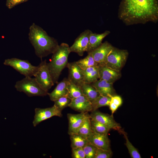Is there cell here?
Instances as JSON below:
<instances>
[{
  "instance_id": "cell-31",
  "label": "cell",
  "mask_w": 158,
  "mask_h": 158,
  "mask_svg": "<svg viewBox=\"0 0 158 158\" xmlns=\"http://www.w3.org/2000/svg\"><path fill=\"white\" fill-rule=\"evenodd\" d=\"M97 148L88 142L83 148L85 155V158H95Z\"/></svg>"
},
{
  "instance_id": "cell-11",
  "label": "cell",
  "mask_w": 158,
  "mask_h": 158,
  "mask_svg": "<svg viewBox=\"0 0 158 158\" xmlns=\"http://www.w3.org/2000/svg\"><path fill=\"white\" fill-rule=\"evenodd\" d=\"M97 66L99 79L113 83L121 77L120 71L112 69L104 63H99Z\"/></svg>"
},
{
  "instance_id": "cell-24",
  "label": "cell",
  "mask_w": 158,
  "mask_h": 158,
  "mask_svg": "<svg viewBox=\"0 0 158 158\" xmlns=\"http://www.w3.org/2000/svg\"><path fill=\"white\" fill-rule=\"evenodd\" d=\"M77 65L82 70L90 67L97 66L98 63L95 61L90 53L84 58L76 61Z\"/></svg>"
},
{
  "instance_id": "cell-30",
  "label": "cell",
  "mask_w": 158,
  "mask_h": 158,
  "mask_svg": "<svg viewBox=\"0 0 158 158\" xmlns=\"http://www.w3.org/2000/svg\"><path fill=\"white\" fill-rule=\"evenodd\" d=\"M71 100L66 96L61 97L55 100L54 105L60 111L65 108L68 107Z\"/></svg>"
},
{
  "instance_id": "cell-14",
  "label": "cell",
  "mask_w": 158,
  "mask_h": 158,
  "mask_svg": "<svg viewBox=\"0 0 158 158\" xmlns=\"http://www.w3.org/2000/svg\"><path fill=\"white\" fill-rule=\"evenodd\" d=\"M108 134H101L92 132L87 138L88 142L97 148L111 150L110 140Z\"/></svg>"
},
{
  "instance_id": "cell-15",
  "label": "cell",
  "mask_w": 158,
  "mask_h": 158,
  "mask_svg": "<svg viewBox=\"0 0 158 158\" xmlns=\"http://www.w3.org/2000/svg\"><path fill=\"white\" fill-rule=\"evenodd\" d=\"M68 107L80 112H91L92 110L91 102L83 95L72 99Z\"/></svg>"
},
{
  "instance_id": "cell-28",
  "label": "cell",
  "mask_w": 158,
  "mask_h": 158,
  "mask_svg": "<svg viewBox=\"0 0 158 158\" xmlns=\"http://www.w3.org/2000/svg\"><path fill=\"white\" fill-rule=\"evenodd\" d=\"M121 133L122 134L126 139L125 145L128 149L131 157L132 158H141V156L138 151L129 140L126 133L122 130Z\"/></svg>"
},
{
  "instance_id": "cell-13",
  "label": "cell",
  "mask_w": 158,
  "mask_h": 158,
  "mask_svg": "<svg viewBox=\"0 0 158 158\" xmlns=\"http://www.w3.org/2000/svg\"><path fill=\"white\" fill-rule=\"evenodd\" d=\"M113 47L111 44L106 41L90 53L96 62L98 63H104Z\"/></svg>"
},
{
  "instance_id": "cell-25",
  "label": "cell",
  "mask_w": 158,
  "mask_h": 158,
  "mask_svg": "<svg viewBox=\"0 0 158 158\" xmlns=\"http://www.w3.org/2000/svg\"><path fill=\"white\" fill-rule=\"evenodd\" d=\"M110 96H103L100 95L91 102L92 111L96 110L102 107L109 106L111 99Z\"/></svg>"
},
{
  "instance_id": "cell-23",
  "label": "cell",
  "mask_w": 158,
  "mask_h": 158,
  "mask_svg": "<svg viewBox=\"0 0 158 158\" xmlns=\"http://www.w3.org/2000/svg\"><path fill=\"white\" fill-rule=\"evenodd\" d=\"M68 79V93L66 97L72 100L83 95L80 86L75 84Z\"/></svg>"
},
{
  "instance_id": "cell-20",
  "label": "cell",
  "mask_w": 158,
  "mask_h": 158,
  "mask_svg": "<svg viewBox=\"0 0 158 158\" xmlns=\"http://www.w3.org/2000/svg\"><path fill=\"white\" fill-rule=\"evenodd\" d=\"M80 87L83 94L92 102L100 94L91 83L83 82L78 85Z\"/></svg>"
},
{
  "instance_id": "cell-27",
  "label": "cell",
  "mask_w": 158,
  "mask_h": 158,
  "mask_svg": "<svg viewBox=\"0 0 158 158\" xmlns=\"http://www.w3.org/2000/svg\"><path fill=\"white\" fill-rule=\"evenodd\" d=\"M91 119V124L92 132L101 134H108L110 130L104 125Z\"/></svg>"
},
{
  "instance_id": "cell-12",
  "label": "cell",
  "mask_w": 158,
  "mask_h": 158,
  "mask_svg": "<svg viewBox=\"0 0 158 158\" xmlns=\"http://www.w3.org/2000/svg\"><path fill=\"white\" fill-rule=\"evenodd\" d=\"M88 112H81L78 114L68 113L67 114L68 121V133L69 134L77 133L86 118L89 115Z\"/></svg>"
},
{
  "instance_id": "cell-32",
  "label": "cell",
  "mask_w": 158,
  "mask_h": 158,
  "mask_svg": "<svg viewBox=\"0 0 158 158\" xmlns=\"http://www.w3.org/2000/svg\"><path fill=\"white\" fill-rule=\"evenodd\" d=\"M112 155L111 150L97 148L95 158H110Z\"/></svg>"
},
{
  "instance_id": "cell-1",
  "label": "cell",
  "mask_w": 158,
  "mask_h": 158,
  "mask_svg": "<svg viewBox=\"0 0 158 158\" xmlns=\"http://www.w3.org/2000/svg\"><path fill=\"white\" fill-rule=\"evenodd\" d=\"M126 25L158 20V0H122L118 13Z\"/></svg>"
},
{
  "instance_id": "cell-6",
  "label": "cell",
  "mask_w": 158,
  "mask_h": 158,
  "mask_svg": "<svg viewBox=\"0 0 158 158\" xmlns=\"http://www.w3.org/2000/svg\"><path fill=\"white\" fill-rule=\"evenodd\" d=\"M4 64L11 67L25 77L34 76L38 68V66L32 65L27 60L15 58L6 59Z\"/></svg>"
},
{
  "instance_id": "cell-34",
  "label": "cell",
  "mask_w": 158,
  "mask_h": 158,
  "mask_svg": "<svg viewBox=\"0 0 158 158\" xmlns=\"http://www.w3.org/2000/svg\"><path fill=\"white\" fill-rule=\"evenodd\" d=\"M28 0H6V5L9 9L22 3L27 1Z\"/></svg>"
},
{
  "instance_id": "cell-16",
  "label": "cell",
  "mask_w": 158,
  "mask_h": 158,
  "mask_svg": "<svg viewBox=\"0 0 158 158\" xmlns=\"http://www.w3.org/2000/svg\"><path fill=\"white\" fill-rule=\"evenodd\" d=\"M66 67L68 70V79L69 80L78 85L83 82L82 69L77 65L76 61L68 62Z\"/></svg>"
},
{
  "instance_id": "cell-26",
  "label": "cell",
  "mask_w": 158,
  "mask_h": 158,
  "mask_svg": "<svg viewBox=\"0 0 158 158\" xmlns=\"http://www.w3.org/2000/svg\"><path fill=\"white\" fill-rule=\"evenodd\" d=\"M90 115L86 118L77 133L87 138L92 132Z\"/></svg>"
},
{
  "instance_id": "cell-2",
  "label": "cell",
  "mask_w": 158,
  "mask_h": 158,
  "mask_svg": "<svg viewBox=\"0 0 158 158\" xmlns=\"http://www.w3.org/2000/svg\"><path fill=\"white\" fill-rule=\"evenodd\" d=\"M28 37L36 55L41 59L53 53L59 45L55 38L34 23L29 28Z\"/></svg>"
},
{
  "instance_id": "cell-7",
  "label": "cell",
  "mask_w": 158,
  "mask_h": 158,
  "mask_svg": "<svg viewBox=\"0 0 158 158\" xmlns=\"http://www.w3.org/2000/svg\"><path fill=\"white\" fill-rule=\"evenodd\" d=\"M34 76L40 87L48 92L54 83L52 80L46 60L42 61Z\"/></svg>"
},
{
  "instance_id": "cell-17",
  "label": "cell",
  "mask_w": 158,
  "mask_h": 158,
  "mask_svg": "<svg viewBox=\"0 0 158 158\" xmlns=\"http://www.w3.org/2000/svg\"><path fill=\"white\" fill-rule=\"evenodd\" d=\"M91 84L101 95L105 96L114 95L115 90L113 87V83L99 79Z\"/></svg>"
},
{
  "instance_id": "cell-18",
  "label": "cell",
  "mask_w": 158,
  "mask_h": 158,
  "mask_svg": "<svg viewBox=\"0 0 158 158\" xmlns=\"http://www.w3.org/2000/svg\"><path fill=\"white\" fill-rule=\"evenodd\" d=\"M68 78H64L61 81L57 83V85L51 92L48 93L47 95L51 101H54L61 97L66 96L68 93Z\"/></svg>"
},
{
  "instance_id": "cell-29",
  "label": "cell",
  "mask_w": 158,
  "mask_h": 158,
  "mask_svg": "<svg viewBox=\"0 0 158 158\" xmlns=\"http://www.w3.org/2000/svg\"><path fill=\"white\" fill-rule=\"evenodd\" d=\"M111 99L109 105L112 115L115 112L122 103V99L119 96L114 95L110 96Z\"/></svg>"
},
{
  "instance_id": "cell-4",
  "label": "cell",
  "mask_w": 158,
  "mask_h": 158,
  "mask_svg": "<svg viewBox=\"0 0 158 158\" xmlns=\"http://www.w3.org/2000/svg\"><path fill=\"white\" fill-rule=\"evenodd\" d=\"M15 87L20 92H23L29 97L44 96L47 95L48 92L42 89L35 78L26 76L16 82Z\"/></svg>"
},
{
  "instance_id": "cell-5",
  "label": "cell",
  "mask_w": 158,
  "mask_h": 158,
  "mask_svg": "<svg viewBox=\"0 0 158 158\" xmlns=\"http://www.w3.org/2000/svg\"><path fill=\"white\" fill-rule=\"evenodd\" d=\"M128 54L126 50L114 47L108 55L104 64L112 69L120 71L126 63Z\"/></svg>"
},
{
  "instance_id": "cell-21",
  "label": "cell",
  "mask_w": 158,
  "mask_h": 158,
  "mask_svg": "<svg viewBox=\"0 0 158 158\" xmlns=\"http://www.w3.org/2000/svg\"><path fill=\"white\" fill-rule=\"evenodd\" d=\"M82 71L83 76V82L85 83L91 84L99 79L98 66L82 69Z\"/></svg>"
},
{
  "instance_id": "cell-9",
  "label": "cell",
  "mask_w": 158,
  "mask_h": 158,
  "mask_svg": "<svg viewBox=\"0 0 158 158\" xmlns=\"http://www.w3.org/2000/svg\"><path fill=\"white\" fill-rule=\"evenodd\" d=\"M92 31L89 29L82 32L75 40L73 44L69 47L71 52H75L80 56H82L87 51L89 42V37Z\"/></svg>"
},
{
  "instance_id": "cell-3",
  "label": "cell",
  "mask_w": 158,
  "mask_h": 158,
  "mask_svg": "<svg viewBox=\"0 0 158 158\" xmlns=\"http://www.w3.org/2000/svg\"><path fill=\"white\" fill-rule=\"evenodd\" d=\"M69 46L66 43L59 45L56 51L52 54L50 62L47 65L54 83H57L62 71L67 66L68 56L71 53Z\"/></svg>"
},
{
  "instance_id": "cell-8",
  "label": "cell",
  "mask_w": 158,
  "mask_h": 158,
  "mask_svg": "<svg viewBox=\"0 0 158 158\" xmlns=\"http://www.w3.org/2000/svg\"><path fill=\"white\" fill-rule=\"evenodd\" d=\"M95 110L91 111L90 115V118L104 125L110 129L117 130L120 133L123 130L119 124L116 122L113 115H110Z\"/></svg>"
},
{
  "instance_id": "cell-19",
  "label": "cell",
  "mask_w": 158,
  "mask_h": 158,
  "mask_svg": "<svg viewBox=\"0 0 158 158\" xmlns=\"http://www.w3.org/2000/svg\"><path fill=\"white\" fill-rule=\"evenodd\" d=\"M110 33L109 30H106L104 32L97 34L92 32L89 37V45L87 52H90L97 48L102 43L103 39Z\"/></svg>"
},
{
  "instance_id": "cell-33",
  "label": "cell",
  "mask_w": 158,
  "mask_h": 158,
  "mask_svg": "<svg viewBox=\"0 0 158 158\" xmlns=\"http://www.w3.org/2000/svg\"><path fill=\"white\" fill-rule=\"evenodd\" d=\"M72 157L73 158H85V155L83 148H72Z\"/></svg>"
},
{
  "instance_id": "cell-10",
  "label": "cell",
  "mask_w": 158,
  "mask_h": 158,
  "mask_svg": "<svg viewBox=\"0 0 158 158\" xmlns=\"http://www.w3.org/2000/svg\"><path fill=\"white\" fill-rule=\"evenodd\" d=\"M35 111V115L32 122L34 127L42 121L53 116L61 117L62 116L61 111H60L54 105L51 107L47 108H36Z\"/></svg>"
},
{
  "instance_id": "cell-22",
  "label": "cell",
  "mask_w": 158,
  "mask_h": 158,
  "mask_svg": "<svg viewBox=\"0 0 158 158\" xmlns=\"http://www.w3.org/2000/svg\"><path fill=\"white\" fill-rule=\"evenodd\" d=\"M71 141V147L83 148L88 143L87 138L78 133L69 134Z\"/></svg>"
}]
</instances>
